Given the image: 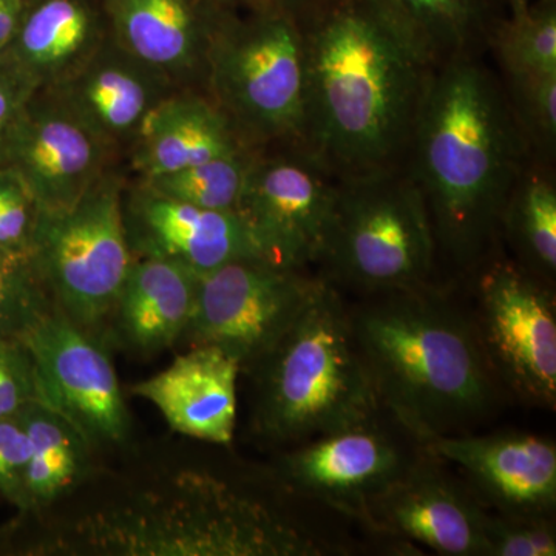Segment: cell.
Wrapping results in <instances>:
<instances>
[{
	"label": "cell",
	"mask_w": 556,
	"mask_h": 556,
	"mask_svg": "<svg viewBox=\"0 0 556 556\" xmlns=\"http://www.w3.org/2000/svg\"><path fill=\"white\" fill-rule=\"evenodd\" d=\"M338 189L299 146L255 150L236 212L266 258L305 269L324 257Z\"/></svg>",
	"instance_id": "cell-10"
},
{
	"label": "cell",
	"mask_w": 556,
	"mask_h": 556,
	"mask_svg": "<svg viewBox=\"0 0 556 556\" xmlns=\"http://www.w3.org/2000/svg\"><path fill=\"white\" fill-rule=\"evenodd\" d=\"M489 556H555L556 533L551 518L486 515Z\"/></svg>",
	"instance_id": "cell-31"
},
{
	"label": "cell",
	"mask_w": 556,
	"mask_h": 556,
	"mask_svg": "<svg viewBox=\"0 0 556 556\" xmlns=\"http://www.w3.org/2000/svg\"><path fill=\"white\" fill-rule=\"evenodd\" d=\"M248 149L203 90L172 91L142 121L124 164L146 179Z\"/></svg>",
	"instance_id": "cell-21"
},
{
	"label": "cell",
	"mask_w": 556,
	"mask_h": 556,
	"mask_svg": "<svg viewBox=\"0 0 556 556\" xmlns=\"http://www.w3.org/2000/svg\"><path fill=\"white\" fill-rule=\"evenodd\" d=\"M31 442L20 413L0 417V496L20 510L25 508V477Z\"/></svg>",
	"instance_id": "cell-33"
},
{
	"label": "cell",
	"mask_w": 556,
	"mask_h": 556,
	"mask_svg": "<svg viewBox=\"0 0 556 556\" xmlns=\"http://www.w3.org/2000/svg\"><path fill=\"white\" fill-rule=\"evenodd\" d=\"M252 371L254 427L266 441L305 442L379 415L350 311L331 281Z\"/></svg>",
	"instance_id": "cell-5"
},
{
	"label": "cell",
	"mask_w": 556,
	"mask_h": 556,
	"mask_svg": "<svg viewBox=\"0 0 556 556\" xmlns=\"http://www.w3.org/2000/svg\"><path fill=\"white\" fill-rule=\"evenodd\" d=\"M223 5L228 7L230 10L240 11H255L269 9L273 7V0H218Z\"/></svg>",
	"instance_id": "cell-36"
},
{
	"label": "cell",
	"mask_w": 556,
	"mask_h": 556,
	"mask_svg": "<svg viewBox=\"0 0 556 556\" xmlns=\"http://www.w3.org/2000/svg\"><path fill=\"white\" fill-rule=\"evenodd\" d=\"M504 89L530 155L548 163L556 142V73L506 76Z\"/></svg>",
	"instance_id": "cell-29"
},
{
	"label": "cell",
	"mask_w": 556,
	"mask_h": 556,
	"mask_svg": "<svg viewBox=\"0 0 556 556\" xmlns=\"http://www.w3.org/2000/svg\"><path fill=\"white\" fill-rule=\"evenodd\" d=\"M254 152L241 150L232 155L219 156L139 181L160 195L181 203L214 211H236Z\"/></svg>",
	"instance_id": "cell-28"
},
{
	"label": "cell",
	"mask_w": 556,
	"mask_h": 556,
	"mask_svg": "<svg viewBox=\"0 0 556 556\" xmlns=\"http://www.w3.org/2000/svg\"><path fill=\"white\" fill-rule=\"evenodd\" d=\"M506 76L556 73V0L507 11L489 40Z\"/></svg>",
	"instance_id": "cell-27"
},
{
	"label": "cell",
	"mask_w": 556,
	"mask_h": 556,
	"mask_svg": "<svg viewBox=\"0 0 556 556\" xmlns=\"http://www.w3.org/2000/svg\"><path fill=\"white\" fill-rule=\"evenodd\" d=\"M53 308L28 257L0 251V339H21Z\"/></svg>",
	"instance_id": "cell-30"
},
{
	"label": "cell",
	"mask_w": 556,
	"mask_h": 556,
	"mask_svg": "<svg viewBox=\"0 0 556 556\" xmlns=\"http://www.w3.org/2000/svg\"><path fill=\"white\" fill-rule=\"evenodd\" d=\"M36 90L10 58L0 54V167L9 163L22 116Z\"/></svg>",
	"instance_id": "cell-35"
},
{
	"label": "cell",
	"mask_w": 556,
	"mask_h": 556,
	"mask_svg": "<svg viewBox=\"0 0 556 556\" xmlns=\"http://www.w3.org/2000/svg\"><path fill=\"white\" fill-rule=\"evenodd\" d=\"M127 178L126 164H115L72 206L38 208L28 247L33 273L54 308L101 340L134 263L123 222Z\"/></svg>",
	"instance_id": "cell-7"
},
{
	"label": "cell",
	"mask_w": 556,
	"mask_h": 556,
	"mask_svg": "<svg viewBox=\"0 0 556 556\" xmlns=\"http://www.w3.org/2000/svg\"><path fill=\"white\" fill-rule=\"evenodd\" d=\"M50 90L124 161L142 121L177 89L110 36L78 72Z\"/></svg>",
	"instance_id": "cell-18"
},
{
	"label": "cell",
	"mask_w": 556,
	"mask_h": 556,
	"mask_svg": "<svg viewBox=\"0 0 556 556\" xmlns=\"http://www.w3.org/2000/svg\"><path fill=\"white\" fill-rule=\"evenodd\" d=\"M504 5H506L507 11L521 9V7H526L527 3L532 2V0H503Z\"/></svg>",
	"instance_id": "cell-38"
},
{
	"label": "cell",
	"mask_w": 556,
	"mask_h": 556,
	"mask_svg": "<svg viewBox=\"0 0 556 556\" xmlns=\"http://www.w3.org/2000/svg\"><path fill=\"white\" fill-rule=\"evenodd\" d=\"M123 222L134 258L166 260L197 276L233 260L266 258L236 211L167 199L130 175L123 190Z\"/></svg>",
	"instance_id": "cell-15"
},
{
	"label": "cell",
	"mask_w": 556,
	"mask_h": 556,
	"mask_svg": "<svg viewBox=\"0 0 556 556\" xmlns=\"http://www.w3.org/2000/svg\"><path fill=\"white\" fill-rule=\"evenodd\" d=\"M206 93L248 149L300 146L306 53L298 16L278 7L233 13L208 54Z\"/></svg>",
	"instance_id": "cell-6"
},
{
	"label": "cell",
	"mask_w": 556,
	"mask_h": 556,
	"mask_svg": "<svg viewBox=\"0 0 556 556\" xmlns=\"http://www.w3.org/2000/svg\"><path fill=\"white\" fill-rule=\"evenodd\" d=\"M294 14L306 53L299 148L338 179L404 166L431 65L369 0H313Z\"/></svg>",
	"instance_id": "cell-1"
},
{
	"label": "cell",
	"mask_w": 556,
	"mask_h": 556,
	"mask_svg": "<svg viewBox=\"0 0 556 556\" xmlns=\"http://www.w3.org/2000/svg\"><path fill=\"white\" fill-rule=\"evenodd\" d=\"M112 38L177 90L206 91L208 54L233 13L218 0H104Z\"/></svg>",
	"instance_id": "cell-16"
},
{
	"label": "cell",
	"mask_w": 556,
	"mask_h": 556,
	"mask_svg": "<svg viewBox=\"0 0 556 556\" xmlns=\"http://www.w3.org/2000/svg\"><path fill=\"white\" fill-rule=\"evenodd\" d=\"M428 65L489 43L503 0H369ZM507 10V9H506Z\"/></svg>",
	"instance_id": "cell-24"
},
{
	"label": "cell",
	"mask_w": 556,
	"mask_h": 556,
	"mask_svg": "<svg viewBox=\"0 0 556 556\" xmlns=\"http://www.w3.org/2000/svg\"><path fill=\"white\" fill-rule=\"evenodd\" d=\"M321 547L299 526L206 475L80 519L42 554L295 556Z\"/></svg>",
	"instance_id": "cell-4"
},
{
	"label": "cell",
	"mask_w": 556,
	"mask_h": 556,
	"mask_svg": "<svg viewBox=\"0 0 556 556\" xmlns=\"http://www.w3.org/2000/svg\"><path fill=\"white\" fill-rule=\"evenodd\" d=\"M36 214L38 206L30 190L22 182L20 175L10 169L0 197V251L28 257Z\"/></svg>",
	"instance_id": "cell-34"
},
{
	"label": "cell",
	"mask_w": 556,
	"mask_h": 556,
	"mask_svg": "<svg viewBox=\"0 0 556 556\" xmlns=\"http://www.w3.org/2000/svg\"><path fill=\"white\" fill-rule=\"evenodd\" d=\"M240 365L217 346H190L131 393L160 409L167 426L182 437L211 444L232 442L237 422Z\"/></svg>",
	"instance_id": "cell-20"
},
{
	"label": "cell",
	"mask_w": 556,
	"mask_h": 556,
	"mask_svg": "<svg viewBox=\"0 0 556 556\" xmlns=\"http://www.w3.org/2000/svg\"><path fill=\"white\" fill-rule=\"evenodd\" d=\"M35 402L46 405L31 351L21 339H0V417Z\"/></svg>",
	"instance_id": "cell-32"
},
{
	"label": "cell",
	"mask_w": 556,
	"mask_h": 556,
	"mask_svg": "<svg viewBox=\"0 0 556 556\" xmlns=\"http://www.w3.org/2000/svg\"><path fill=\"white\" fill-rule=\"evenodd\" d=\"M325 278L266 258H241L197 278L182 340L217 346L252 371L308 308Z\"/></svg>",
	"instance_id": "cell-9"
},
{
	"label": "cell",
	"mask_w": 556,
	"mask_h": 556,
	"mask_svg": "<svg viewBox=\"0 0 556 556\" xmlns=\"http://www.w3.org/2000/svg\"><path fill=\"white\" fill-rule=\"evenodd\" d=\"M197 274L159 258H134L108 328L121 345L155 354L182 340L195 305Z\"/></svg>",
	"instance_id": "cell-23"
},
{
	"label": "cell",
	"mask_w": 556,
	"mask_h": 556,
	"mask_svg": "<svg viewBox=\"0 0 556 556\" xmlns=\"http://www.w3.org/2000/svg\"><path fill=\"white\" fill-rule=\"evenodd\" d=\"M21 340L35 357L47 407L64 416L90 447L129 439V409L101 339L53 308Z\"/></svg>",
	"instance_id": "cell-12"
},
{
	"label": "cell",
	"mask_w": 556,
	"mask_h": 556,
	"mask_svg": "<svg viewBox=\"0 0 556 556\" xmlns=\"http://www.w3.org/2000/svg\"><path fill=\"white\" fill-rule=\"evenodd\" d=\"M486 514L466 490L427 463H413L368 504L362 521L441 555L489 556Z\"/></svg>",
	"instance_id": "cell-17"
},
{
	"label": "cell",
	"mask_w": 556,
	"mask_h": 556,
	"mask_svg": "<svg viewBox=\"0 0 556 556\" xmlns=\"http://www.w3.org/2000/svg\"><path fill=\"white\" fill-rule=\"evenodd\" d=\"M541 164L529 160L519 172L501 228L521 258L519 266L548 285L556 274V188Z\"/></svg>",
	"instance_id": "cell-26"
},
{
	"label": "cell",
	"mask_w": 556,
	"mask_h": 556,
	"mask_svg": "<svg viewBox=\"0 0 556 556\" xmlns=\"http://www.w3.org/2000/svg\"><path fill=\"white\" fill-rule=\"evenodd\" d=\"M428 453L463 468L501 514L551 518L556 506V448L535 434L442 437Z\"/></svg>",
	"instance_id": "cell-19"
},
{
	"label": "cell",
	"mask_w": 556,
	"mask_h": 556,
	"mask_svg": "<svg viewBox=\"0 0 556 556\" xmlns=\"http://www.w3.org/2000/svg\"><path fill=\"white\" fill-rule=\"evenodd\" d=\"M371 295L350 317L380 407L424 442L485 416L495 375L477 327L428 285Z\"/></svg>",
	"instance_id": "cell-3"
},
{
	"label": "cell",
	"mask_w": 556,
	"mask_h": 556,
	"mask_svg": "<svg viewBox=\"0 0 556 556\" xmlns=\"http://www.w3.org/2000/svg\"><path fill=\"white\" fill-rule=\"evenodd\" d=\"M479 342L493 375L538 407L556 402V314L547 283L511 262L479 280Z\"/></svg>",
	"instance_id": "cell-11"
},
{
	"label": "cell",
	"mask_w": 556,
	"mask_h": 556,
	"mask_svg": "<svg viewBox=\"0 0 556 556\" xmlns=\"http://www.w3.org/2000/svg\"><path fill=\"white\" fill-rule=\"evenodd\" d=\"M437 255L426 201L405 164L339 179L334 218L320 262L329 280L368 294L426 287Z\"/></svg>",
	"instance_id": "cell-8"
},
{
	"label": "cell",
	"mask_w": 556,
	"mask_h": 556,
	"mask_svg": "<svg viewBox=\"0 0 556 556\" xmlns=\"http://www.w3.org/2000/svg\"><path fill=\"white\" fill-rule=\"evenodd\" d=\"M112 36L104 0H25L3 51L36 89L68 79Z\"/></svg>",
	"instance_id": "cell-22"
},
{
	"label": "cell",
	"mask_w": 556,
	"mask_h": 556,
	"mask_svg": "<svg viewBox=\"0 0 556 556\" xmlns=\"http://www.w3.org/2000/svg\"><path fill=\"white\" fill-rule=\"evenodd\" d=\"M17 413L31 442L21 515L36 514L78 484L86 475L91 447L64 416L47 405L35 402Z\"/></svg>",
	"instance_id": "cell-25"
},
{
	"label": "cell",
	"mask_w": 556,
	"mask_h": 556,
	"mask_svg": "<svg viewBox=\"0 0 556 556\" xmlns=\"http://www.w3.org/2000/svg\"><path fill=\"white\" fill-rule=\"evenodd\" d=\"M376 417L302 442L278 463L281 484L364 518L368 504L415 463Z\"/></svg>",
	"instance_id": "cell-13"
},
{
	"label": "cell",
	"mask_w": 556,
	"mask_h": 556,
	"mask_svg": "<svg viewBox=\"0 0 556 556\" xmlns=\"http://www.w3.org/2000/svg\"><path fill=\"white\" fill-rule=\"evenodd\" d=\"M530 156L506 89L477 53L431 67L405 167L438 251L463 268L485 257Z\"/></svg>",
	"instance_id": "cell-2"
},
{
	"label": "cell",
	"mask_w": 556,
	"mask_h": 556,
	"mask_svg": "<svg viewBox=\"0 0 556 556\" xmlns=\"http://www.w3.org/2000/svg\"><path fill=\"white\" fill-rule=\"evenodd\" d=\"M309 2H313V0H273V7L291 11V13H298L299 10L308 5Z\"/></svg>",
	"instance_id": "cell-37"
},
{
	"label": "cell",
	"mask_w": 556,
	"mask_h": 556,
	"mask_svg": "<svg viewBox=\"0 0 556 556\" xmlns=\"http://www.w3.org/2000/svg\"><path fill=\"white\" fill-rule=\"evenodd\" d=\"M123 160L50 89H38L11 146L10 167L30 190L39 211L72 206L98 178Z\"/></svg>",
	"instance_id": "cell-14"
}]
</instances>
